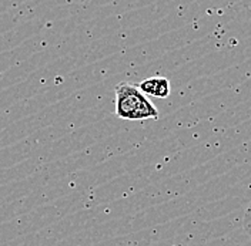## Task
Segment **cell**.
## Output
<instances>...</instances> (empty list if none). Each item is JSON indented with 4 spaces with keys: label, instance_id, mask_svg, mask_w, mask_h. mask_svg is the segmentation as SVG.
<instances>
[{
    "label": "cell",
    "instance_id": "obj_3",
    "mask_svg": "<svg viewBox=\"0 0 251 246\" xmlns=\"http://www.w3.org/2000/svg\"><path fill=\"white\" fill-rule=\"evenodd\" d=\"M251 225V202L246 211V215H244V219H243V226H249Z\"/></svg>",
    "mask_w": 251,
    "mask_h": 246
},
{
    "label": "cell",
    "instance_id": "obj_1",
    "mask_svg": "<svg viewBox=\"0 0 251 246\" xmlns=\"http://www.w3.org/2000/svg\"><path fill=\"white\" fill-rule=\"evenodd\" d=\"M114 112L126 121L157 120L158 110L151 100L131 83H119L114 89Z\"/></svg>",
    "mask_w": 251,
    "mask_h": 246
},
{
    "label": "cell",
    "instance_id": "obj_2",
    "mask_svg": "<svg viewBox=\"0 0 251 246\" xmlns=\"http://www.w3.org/2000/svg\"><path fill=\"white\" fill-rule=\"evenodd\" d=\"M139 89L147 97H156V98H167L170 95V81L166 77H150L143 80L140 84H137Z\"/></svg>",
    "mask_w": 251,
    "mask_h": 246
}]
</instances>
